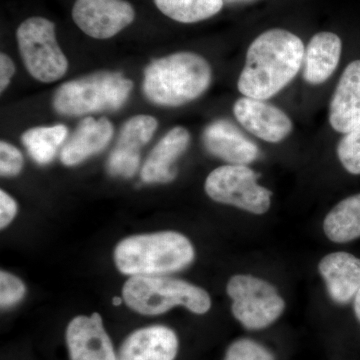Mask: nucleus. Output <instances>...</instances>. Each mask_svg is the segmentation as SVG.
<instances>
[{
	"mask_svg": "<svg viewBox=\"0 0 360 360\" xmlns=\"http://www.w3.org/2000/svg\"><path fill=\"white\" fill-rule=\"evenodd\" d=\"M305 47L288 30L274 28L253 40L239 77V92L246 97L266 101L281 91L300 72Z\"/></svg>",
	"mask_w": 360,
	"mask_h": 360,
	"instance_id": "obj_1",
	"label": "nucleus"
},
{
	"mask_svg": "<svg viewBox=\"0 0 360 360\" xmlns=\"http://www.w3.org/2000/svg\"><path fill=\"white\" fill-rule=\"evenodd\" d=\"M212 79V68L205 58L193 52H177L146 68L143 91L151 103L176 108L202 96Z\"/></svg>",
	"mask_w": 360,
	"mask_h": 360,
	"instance_id": "obj_2",
	"label": "nucleus"
},
{
	"mask_svg": "<svg viewBox=\"0 0 360 360\" xmlns=\"http://www.w3.org/2000/svg\"><path fill=\"white\" fill-rule=\"evenodd\" d=\"M195 252L191 241L174 231L141 234L123 239L115 251L118 270L131 276H162L186 269Z\"/></svg>",
	"mask_w": 360,
	"mask_h": 360,
	"instance_id": "obj_3",
	"label": "nucleus"
},
{
	"mask_svg": "<svg viewBox=\"0 0 360 360\" xmlns=\"http://www.w3.org/2000/svg\"><path fill=\"white\" fill-rule=\"evenodd\" d=\"M122 296L127 307L146 315L165 314L175 307L203 314L212 307L210 296L202 288L161 276H131L123 286Z\"/></svg>",
	"mask_w": 360,
	"mask_h": 360,
	"instance_id": "obj_4",
	"label": "nucleus"
},
{
	"mask_svg": "<svg viewBox=\"0 0 360 360\" xmlns=\"http://www.w3.org/2000/svg\"><path fill=\"white\" fill-rule=\"evenodd\" d=\"M134 84L120 72H99L61 85L53 96L59 115L82 116L120 110L129 99Z\"/></svg>",
	"mask_w": 360,
	"mask_h": 360,
	"instance_id": "obj_5",
	"label": "nucleus"
},
{
	"mask_svg": "<svg viewBox=\"0 0 360 360\" xmlns=\"http://www.w3.org/2000/svg\"><path fill=\"white\" fill-rule=\"evenodd\" d=\"M18 49L26 70L34 79L51 84L68 68V59L58 44L56 26L44 18H30L18 27Z\"/></svg>",
	"mask_w": 360,
	"mask_h": 360,
	"instance_id": "obj_6",
	"label": "nucleus"
},
{
	"mask_svg": "<svg viewBox=\"0 0 360 360\" xmlns=\"http://www.w3.org/2000/svg\"><path fill=\"white\" fill-rule=\"evenodd\" d=\"M232 314L245 328H269L281 317L285 302L272 284L248 274L232 276L227 283Z\"/></svg>",
	"mask_w": 360,
	"mask_h": 360,
	"instance_id": "obj_7",
	"label": "nucleus"
},
{
	"mask_svg": "<svg viewBox=\"0 0 360 360\" xmlns=\"http://www.w3.org/2000/svg\"><path fill=\"white\" fill-rule=\"evenodd\" d=\"M258 175L248 165L217 167L205 180V193L217 202L264 214L271 205V191L257 184Z\"/></svg>",
	"mask_w": 360,
	"mask_h": 360,
	"instance_id": "obj_8",
	"label": "nucleus"
},
{
	"mask_svg": "<svg viewBox=\"0 0 360 360\" xmlns=\"http://www.w3.org/2000/svg\"><path fill=\"white\" fill-rule=\"evenodd\" d=\"M134 18V6L125 0H77L72 9L75 25L96 39H111Z\"/></svg>",
	"mask_w": 360,
	"mask_h": 360,
	"instance_id": "obj_9",
	"label": "nucleus"
},
{
	"mask_svg": "<svg viewBox=\"0 0 360 360\" xmlns=\"http://www.w3.org/2000/svg\"><path fill=\"white\" fill-rule=\"evenodd\" d=\"M158 120L150 115H136L123 125L117 146L108 158V172L129 179L139 167L141 149L150 141L158 129Z\"/></svg>",
	"mask_w": 360,
	"mask_h": 360,
	"instance_id": "obj_10",
	"label": "nucleus"
},
{
	"mask_svg": "<svg viewBox=\"0 0 360 360\" xmlns=\"http://www.w3.org/2000/svg\"><path fill=\"white\" fill-rule=\"evenodd\" d=\"M233 113L248 132L266 142L278 143L292 131L288 115L262 99L241 97L234 103Z\"/></svg>",
	"mask_w": 360,
	"mask_h": 360,
	"instance_id": "obj_11",
	"label": "nucleus"
},
{
	"mask_svg": "<svg viewBox=\"0 0 360 360\" xmlns=\"http://www.w3.org/2000/svg\"><path fill=\"white\" fill-rule=\"evenodd\" d=\"M71 360H117L112 342L98 314L77 316L66 330Z\"/></svg>",
	"mask_w": 360,
	"mask_h": 360,
	"instance_id": "obj_12",
	"label": "nucleus"
},
{
	"mask_svg": "<svg viewBox=\"0 0 360 360\" xmlns=\"http://www.w3.org/2000/svg\"><path fill=\"white\" fill-rule=\"evenodd\" d=\"M206 150L232 165H248L257 160L258 146L233 123L220 120L213 122L202 135Z\"/></svg>",
	"mask_w": 360,
	"mask_h": 360,
	"instance_id": "obj_13",
	"label": "nucleus"
},
{
	"mask_svg": "<svg viewBox=\"0 0 360 360\" xmlns=\"http://www.w3.org/2000/svg\"><path fill=\"white\" fill-rule=\"evenodd\" d=\"M329 123L343 134L360 124V60L350 63L341 75L329 105Z\"/></svg>",
	"mask_w": 360,
	"mask_h": 360,
	"instance_id": "obj_14",
	"label": "nucleus"
},
{
	"mask_svg": "<svg viewBox=\"0 0 360 360\" xmlns=\"http://www.w3.org/2000/svg\"><path fill=\"white\" fill-rule=\"evenodd\" d=\"M191 142V134L182 127L167 132L151 150L141 170V179L146 184H168L176 177L175 162L186 153Z\"/></svg>",
	"mask_w": 360,
	"mask_h": 360,
	"instance_id": "obj_15",
	"label": "nucleus"
},
{
	"mask_svg": "<svg viewBox=\"0 0 360 360\" xmlns=\"http://www.w3.org/2000/svg\"><path fill=\"white\" fill-rule=\"evenodd\" d=\"M331 300L347 304L360 290V258L347 252L326 255L319 264Z\"/></svg>",
	"mask_w": 360,
	"mask_h": 360,
	"instance_id": "obj_16",
	"label": "nucleus"
},
{
	"mask_svg": "<svg viewBox=\"0 0 360 360\" xmlns=\"http://www.w3.org/2000/svg\"><path fill=\"white\" fill-rule=\"evenodd\" d=\"M179 338L174 330L155 326L139 329L120 348L118 360H174Z\"/></svg>",
	"mask_w": 360,
	"mask_h": 360,
	"instance_id": "obj_17",
	"label": "nucleus"
},
{
	"mask_svg": "<svg viewBox=\"0 0 360 360\" xmlns=\"http://www.w3.org/2000/svg\"><path fill=\"white\" fill-rule=\"evenodd\" d=\"M113 136V125L105 117H86L65 142L60 153L61 162L75 167L90 156L101 153Z\"/></svg>",
	"mask_w": 360,
	"mask_h": 360,
	"instance_id": "obj_18",
	"label": "nucleus"
},
{
	"mask_svg": "<svg viewBox=\"0 0 360 360\" xmlns=\"http://www.w3.org/2000/svg\"><path fill=\"white\" fill-rule=\"evenodd\" d=\"M342 42L333 32L316 33L304 51L303 78L307 84H322L329 79L340 65Z\"/></svg>",
	"mask_w": 360,
	"mask_h": 360,
	"instance_id": "obj_19",
	"label": "nucleus"
},
{
	"mask_svg": "<svg viewBox=\"0 0 360 360\" xmlns=\"http://www.w3.org/2000/svg\"><path fill=\"white\" fill-rule=\"evenodd\" d=\"M326 236L335 243L360 238V193L341 200L328 212L323 222Z\"/></svg>",
	"mask_w": 360,
	"mask_h": 360,
	"instance_id": "obj_20",
	"label": "nucleus"
},
{
	"mask_svg": "<svg viewBox=\"0 0 360 360\" xmlns=\"http://www.w3.org/2000/svg\"><path fill=\"white\" fill-rule=\"evenodd\" d=\"M66 137L68 129L65 125L58 124L28 129L21 136V141L30 158L39 165H44L53 160Z\"/></svg>",
	"mask_w": 360,
	"mask_h": 360,
	"instance_id": "obj_21",
	"label": "nucleus"
},
{
	"mask_svg": "<svg viewBox=\"0 0 360 360\" xmlns=\"http://www.w3.org/2000/svg\"><path fill=\"white\" fill-rule=\"evenodd\" d=\"M156 7L175 21L195 23L217 15L224 0H155Z\"/></svg>",
	"mask_w": 360,
	"mask_h": 360,
	"instance_id": "obj_22",
	"label": "nucleus"
},
{
	"mask_svg": "<svg viewBox=\"0 0 360 360\" xmlns=\"http://www.w3.org/2000/svg\"><path fill=\"white\" fill-rule=\"evenodd\" d=\"M338 155L341 165L349 174H360V124L341 139Z\"/></svg>",
	"mask_w": 360,
	"mask_h": 360,
	"instance_id": "obj_23",
	"label": "nucleus"
},
{
	"mask_svg": "<svg viewBox=\"0 0 360 360\" xmlns=\"http://www.w3.org/2000/svg\"><path fill=\"white\" fill-rule=\"evenodd\" d=\"M224 360H276L264 345L250 338H240L227 348Z\"/></svg>",
	"mask_w": 360,
	"mask_h": 360,
	"instance_id": "obj_24",
	"label": "nucleus"
},
{
	"mask_svg": "<svg viewBox=\"0 0 360 360\" xmlns=\"http://www.w3.org/2000/svg\"><path fill=\"white\" fill-rule=\"evenodd\" d=\"M25 286L18 277L1 271L0 274V304L2 309H8L20 302L25 295Z\"/></svg>",
	"mask_w": 360,
	"mask_h": 360,
	"instance_id": "obj_25",
	"label": "nucleus"
},
{
	"mask_svg": "<svg viewBox=\"0 0 360 360\" xmlns=\"http://www.w3.org/2000/svg\"><path fill=\"white\" fill-rule=\"evenodd\" d=\"M23 167V156L15 146L1 141L0 143V174L2 176H16Z\"/></svg>",
	"mask_w": 360,
	"mask_h": 360,
	"instance_id": "obj_26",
	"label": "nucleus"
},
{
	"mask_svg": "<svg viewBox=\"0 0 360 360\" xmlns=\"http://www.w3.org/2000/svg\"><path fill=\"white\" fill-rule=\"evenodd\" d=\"M18 212V205L6 191H0V226L4 229L13 221Z\"/></svg>",
	"mask_w": 360,
	"mask_h": 360,
	"instance_id": "obj_27",
	"label": "nucleus"
},
{
	"mask_svg": "<svg viewBox=\"0 0 360 360\" xmlns=\"http://www.w3.org/2000/svg\"><path fill=\"white\" fill-rule=\"evenodd\" d=\"M15 72V66L6 54L1 53L0 56V89L4 92L8 86L11 78Z\"/></svg>",
	"mask_w": 360,
	"mask_h": 360,
	"instance_id": "obj_28",
	"label": "nucleus"
},
{
	"mask_svg": "<svg viewBox=\"0 0 360 360\" xmlns=\"http://www.w3.org/2000/svg\"><path fill=\"white\" fill-rule=\"evenodd\" d=\"M354 307L355 316H356L357 321H359L360 323V290L359 292H357V295H355Z\"/></svg>",
	"mask_w": 360,
	"mask_h": 360,
	"instance_id": "obj_29",
	"label": "nucleus"
},
{
	"mask_svg": "<svg viewBox=\"0 0 360 360\" xmlns=\"http://www.w3.org/2000/svg\"><path fill=\"white\" fill-rule=\"evenodd\" d=\"M251 1H255V0H224V2H226V4H243V2Z\"/></svg>",
	"mask_w": 360,
	"mask_h": 360,
	"instance_id": "obj_30",
	"label": "nucleus"
},
{
	"mask_svg": "<svg viewBox=\"0 0 360 360\" xmlns=\"http://www.w3.org/2000/svg\"><path fill=\"white\" fill-rule=\"evenodd\" d=\"M122 300L120 297L113 298V304L115 305H120L122 304Z\"/></svg>",
	"mask_w": 360,
	"mask_h": 360,
	"instance_id": "obj_31",
	"label": "nucleus"
}]
</instances>
